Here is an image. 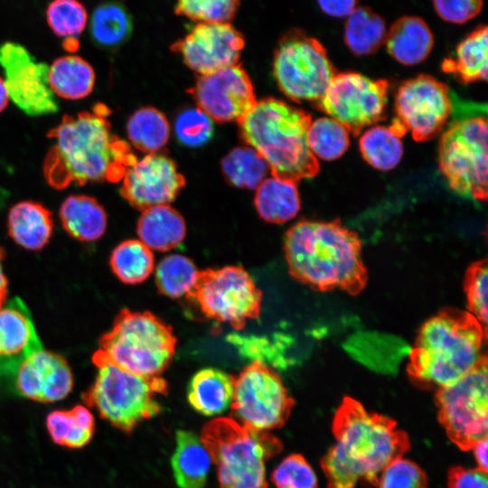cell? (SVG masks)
Here are the masks:
<instances>
[{"label": "cell", "mask_w": 488, "mask_h": 488, "mask_svg": "<svg viewBox=\"0 0 488 488\" xmlns=\"http://www.w3.org/2000/svg\"><path fill=\"white\" fill-rule=\"evenodd\" d=\"M402 136L390 125L376 126L360 138V150L372 167L387 171L394 168L403 155Z\"/></svg>", "instance_id": "e575fe53"}, {"label": "cell", "mask_w": 488, "mask_h": 488, "mask_svg": "<svg viewBox=\"0 0 488 488\" xmlns=\"http://www.w3.org/2000/svg\"><path fill=\"white\" fill-rule=\"evenodd\" d=\"M448 488H488L487 472L480 468L453 466L447 472Z\"/></svg>", "instance_id": "7dc6e473"}, {"label": "cell", "mask_w": 488, "mask_h": 488, "mask_svg": "<svg viewBox=\"0 0 488 488\" xmlns=\"http://www.w3.org/2000/svg\"><path fill=\"white\" fill-rule=\"evenodd\" d=\"M108 112L99 105L92 111L65 115L48 133L53 141L42 169L52 187L117 182L136 160L128 145L112 133Z\"/></svg>", "instance_id": "7a4b0ae2"}, {"label": "cell", "mask_w": 488, "mask_h": 488, "mask_svg": "<svg viewBox=\"0 0 488 488\" xmlns=\"http://www.w3.org/2000/svg\"><path fill=\"white\" fill-rule=\"evenodd\" d=\"M387 27L383 18L369 7H356L346 17L343 40L355 55L374 53L385 42Z\"/></svg>", "instance_id": "d6a6232c"}, {"label": "cell", "mask_w": 488, "mask_h": 488, "mask_svg": "<svg viewBox=\"0 0 488 488\" xmlns=\"http://www.w3.org/2000/svg\"><path fill=\"white\" fill-rule=\"evenodd\" d=\"M59 216L63 229L72 238L91 242L103 236L108 217L103 206L85 194H72L61 203Z\"/></svg>", "instance_id": "484cf974"}, {"label": "cell", "mask_w": 488, "mask_h": 488, "mask_svg": "<svg viewBox=\"0 0 488 488\" xmlns=\"http://www.w3.org/2000/svg\"><path fill=\"white\" fill-rule=\"evenodd\" d=\"M245 46L243 33L231 23H197L170 49L200 75L239 63Z\"/></svg>", "instance_id": "ac0fdd59"}, {"label": "cell", "mask_w": 488, "mask_h": 488, "mask_svg": "<svg viewBox=\"0 0 488 488\" xmlns=\"http://www.w3.org/2000/svg\"><path fill=\"white\" fill-rule=\"evenodd\" d=\"M348 130L332 117L312 121L307 131L310 150L317 158L331 161L341 157L350 145Z\"/></svg>", "instance_id": "f35d334b"}, {"label": "cell", "mask_w": 488, "mask_h": 488, "mask_svg": "<svg viewBox=\"0 0 488 488\" xmlns=\"http://www.w3.org/2000/svg\"><path fill=\"white\" fill-rule=\"evenodd\" d=\"M311 115L267 98L238 121L243 141L267 162L272 176L294 181L315 176L320 169L307 142Z\"/></svg>", "instance_id": "5b68a950"}, {"label": "cell", "mask_w": 488, "mask_h": 488, "mask_svg": "<svg viewBox=\"0 0 488 488\" xmlns=\"http://www.w3.org/2000/svg\"><path fill=\"white\" fill-rule=\"evenodd\" d=\"M92 361L97 375L81 397L101 418L128 434L142 421L161 413L157 398L168 389L163 378L138 375L95 356Z\"/></svg>", "instance_id": "52a82bcc"}, {"label": "cell", "mask_w": 488, "mask_h": 488, "mask_svg": "<svg viewBox=\"0 0 488 488\" xmlns=\"http://www.w3.org/2000/svg\"><path fill=\"white\" fill-rule=\"evenodd\" d=\"M388 90L386 80H373L356 72L336 73L314 105L356 136L383 118Z\"/></svg>", "instance_id": "5bb4252c"}, {"label": "cell", "mask_w": 488, "mask_h": 488, "mask_svg": "<svg viewBox=\"0 0 488 488\" xmlns=\"http://www.w3.org/2000/svg\"><path fill=\"white\" fill-rule=\"evenodd\" d=\"M487 357L454 383L436 390L437 418L448 438L469 451L488 430Z\"/></svg>", "instance_id": "8fae6325"}, {"label": "cell", "mask_w": 488, "mask_h": 488, "mask_svg": "<svg viewBox=\"0 0 488 488\" xmlns=\"http://www.w3.org/2000/svg\"><path fill=\"white\" fill-rule=\"evenodd\" d=\"M176 342L173 329L150 312L123 309L93 356L138 375L157 377L169 366Z\"/></svg>", "instance_id": "ba28073f"}, {"label": "cell", "mask_w": 488, "mask_h": 488, "mask_svg": "<svg viewBox=\"0 0 488 488\" xmlns=\"http://www.w3.org/2000/svg\"><path fill=\"white\" fill-rule=\"evenodd\" d=\"M198 270L187 257L172 254L164 257L155 269V285L158 291L171 298H179L192 289Z\"/></svg>", "instance_id": "74e56055"}, {"label": "cell", "mask_w": 488, "mask_h": 488, "mask_svg": "<svg viewBox=\"0 0 488 488\" xmlns=\"http://www.w3.org/2000/svg\"><path fill=\"white\" fill-rule=\"evenodd\" d=\"M273 73L280 90L296 102H316L337 73L324 45L301 29L278 40Z\"/></svg>", "instance_id": "9c48e42d"}, {"label": "cell", "mask_w": 488, "mask_h": 488, "mask_svg": "<svg viewBox=\"0 0 488 488\" xmlns=\"http://www.w3.org/2000/svg\"><path fill=\"white\" fill-rule=\"evenodd\" d=\"M95 71L83 58L66 55L49 66V84L55 96L80 99L89 96L95 85Z\"/></svg>", "instance_id": "4dcf8cb0"}, {"label": "cell", "mask_w": 488, "mask_h": 488, "mask_svg": "<svg viewBox=\"0 0 488 488\" xmlns=\"http://www.w3.org/2000/svg\"><path fill=\"white\" fill-rule=\"evenodd\" d=\"M46 428L54 444L70 449L86 446L95 433V419L83 405L53 410L46 417Z\"/></svg>", "instance_id": "f546056e"}, {"label": "cell", "mask_w": 488, "mask_h": 488, "mask_svg": "<svg viewBox=\"0 0 488 488\" xmlns=\"http://www.w3.org/2000/svg\"><path fill=\"white\" fill-rule=\"evenodd\" d=\"M240 0H176L174 12L197 23H230Z\"/></svg>", "instance_id": "60d3db41"}, {"label": "cell", "mask_w": 488, "mask_h": 488, "mask_svg": "<svg viewBox=\"0 0 488 488\" xmlns=\"http://www.w3.org/2000/svg\"><path fill=\"white\" fill-rule=\"evenodd\" d=\"M170 125L166 117L153 107H144L128 118L127 133L128 139L141 152L157 153L168 142Z\"/></svg>", "instance_id": "836d02e7"}, {"label": "cell", "mask_w": 488, "mask_h": 488, "mask_svg": "<svg viewBox=\"0 0 488 488\" xmlns=\"http://www.w3.org/2000/svg\"><path fill=\"white\" fill-rule=\"evenodd\" d=\"M335 444L321 459L327 488L377 486L382 470L410 449L408 435L389 417L368 411L346 396L332 424Z\"/></svg>", "instance_id": "6da1fadb"}, {"label": "cell", "mask_w": 488, "mask_h": 488, "mask_svg": "<svg viewBox=\"0 0 488 488\" xmlns=\"http://www.w3.org/2000/svg\"><path fill=\"white\" fill-rule=\"evenodd\" d=\"M7 230L13 240L23 249L40 250L52 235V212L40 202H19L9 210Z\"/></svg>", "instance_id": "603a6c76"}, {"label": "cell", "mask_w": 488, "mask_h": 488, "mask_svg": "<svg viewBox=\"0 0 488 488\" xmlns=\"http://www.w3.org/2000/svg\"><path fill=\"white\" fill-rule=\"evenodd\" d=\"M191 93L198 108L221 123L239 121L257 102L251 80L239 63L200 75Z\"/></svg>", "instance_id": "e0dca14e"}, {"label": "cell", "mask_w": 488, "mask_h": 488, "mask_svg": "<svg viewBox=\"0 0 488 488\" xmlns=\"http://www.w3.org/2000/svg\"><path fill=\"white\" fill-rule=\"evenodd\" d=\"M109 264L114 274L125 284L142 283L152 274L155 259L152 250L139 239H127L112 251Z\"/></svg>", "instance_id": "d590c367"}, {"label": "cell", "mask_w": 488, "mask_h": 488, "mask_svg": "<svg viewBox=\"0 0 488 488\" xmlns=\"http://www.w3.org/2000/svg\"><path fill=\"white\" fill-rule=\"evenodd\" d=\"M132 32V17L119 1L108 0L95 8L90 20V35L97 46L104 49L119 47Z\"/></svg>", "instance_id": "1f68e13d"}, {"label": "cell", "mask_w": 488, "mask_h": 488, "mask_svg": "<svg viewBox=\"0 0 488 488\" xmlns=\"http://www.w3.org/2000/svg\"><path fill=\"white\" fill-rule=\"evenodd\" d=\"M43 346L25 303L14 297L0 306V390L9 389L18 366Z\"/></svg>", "instance_id": "44dd1931"}, {"label": "cell", "mask_w": 488, "mask_h": 488, "mask_svg": "<svg viewBox=\"0 0 488 488\" xmlns=\"http://www.w3.org/2000/svg\"><path fill=\"white\" fill-rule=\"evenodd\" d=\"M487 260L480 259L472 263L465 272L464 290L468 312L487 328Z\"/></svg>", "instance_id": "7bdbcfd3"}, {"label": "cell", "mask_w": 488, "mask_h": 488, "mask_svg": "<svg viewBox=\"0 0 488 488\" xmlns=\"http://www.w3.org/2000/svg\"><path fill=\"white\" fill-rule=\"evenodd\" d=\"M63 45L69 52L75 51L79 45L78 38H66Z\"/></svg>", "instance_id": "f5cc1de1"}, {"label": "cell", "mask_w": 488, "mask_h": 488, "mask_svg": "<svg viewBox=\"0 0 488 488\" xmlns=\"http://www.w3.org/2000/svg\"><path fill=\"white\" fill-rule=\"evenodd\" d=\"M234 392V377L214 368L196 372L187 389V399L192 408L203 416L223 413L231 404Z\"/></svg>", "instance_id": "d4e9b609"}, {"label": "cell", "mask_w": 488, "mask_h": 488, "mask_svg": "<svg viewBox=\"0 0 488 488\" xmlns=\"http://www.w3.org/2000/svg\"><path fill=\"white\" fill-rule=\"evenodd\" d=\"M393 118L416 141L436 137L452 112L448 87L429 75L404 81L395 98Z\"/></svg>", "instance_id": "9a60e30c"}, {"label": "cell", "mask_w": 488, "mask_h": 488, "mask_svg": "<svg viewBox=\"0 0 488 488\" xmlns=\"http://www.w3.org/2000/svg\"><path fill=\"white\" fill-rule=\"evenodd\" d=\"M136 230L139 240L151 250L168 251L183 240L186 225L183 216L165 204L143 211Z\"/></svg>", "instance_id": "4316f807"}, {"label": "cell", "mask_w": 488, "mask_h": 488, "mask_svg": "<svg viewBox=\"0 0 488 488\" xmlns=\"http://www.w3.org/2000/svg\"><path fill=\"white\" fill-rule=\"evenodd\" d=\"M487 134L486 117L455 121L438 148L439 168L452 190L481 202L487 199Z\"/></svg>", "instance_id": "30bf717a"}, {"label": "cell", "mask_w": 488, "mask_h": 488, "mask_svg": "<svg viewBox=\"0 0 488 488\" xmlns=\"http://www.w3.org/2000/svg\"><path fill=\"white\" fill-rule=\"evenodd\" d=\"M187 298L207 318L240 330L248 320L258 317L262 293L243 267L228 266L198 271Z\"/></svg>", "instance_id": "7c38bea8"}, {"label": "cell", "mask_w": 488, "mask_h": 488, "mask_svg": "<svg viewBox=\"0 0 488 488\" xmlns=\"http://www.w3.org/2000/svg\"><path fill=\"white\" fill-rule=\"evenodd\" d=\"M0 66L9 99L24 114L40 117L58 112L46 63L36 61L24 46L6 42L0 46Z\"/></svg>", "instance_id": "2e32d148"}, {"label": "cell", "mask_w": 488, "mask_h": 488, "mask_svg": "<svg viewBox=\"0 0 488 488\" xmlns=\"http://www.w3.org/2000/svg\"><path fill=\"white\" fill-rule=\"evenodd\" d=\"M294 405L279 375L260 361H253L234 377L232 418L251 429L282 427Z\"/></svg>", "instance_id": "4fadbf2b"}, {"label": "cell", "mask_w": 488, "mask_h": 488, "mask_svg": "<svg viewBox=\"0 0 488 488\" xmlns=\"http://www.w3.org/2000/svg\"><path fill=\"white\" fill-rule=\"evenodd\" d=\"M487 328L468 311L446 307L418 329L407 373L424 390L448 386L487 357Z\"/></svg>", "instance_id": "277c9868"}, {"label": "cell", "mask_w": 488, "mask_h": 488, "mask_svg": "<svg viewBox=\"0 0 488 488\" xmlns=\"http://www.w3.org/2000/svg\"><path fill=\"white\" fill-rule=\"evenodd\" d=\"M5 257V250L0 247V306H2L7 299V279L2 264Z\"/></svg>", "instance_id": "f907efd6"}, {"label": "cell", "mask_w": 488, "mask_h": 488, "mask_svg": "<svg viewBox=\"0 0 488 488\" xmlns=\"http://www.w3.org/2000/svg\"><path fill=\"white\" fill-rule=\"evenodd\" d=\"M120 194L131 206L145 211L172 202L185 184L175 163L162 154H147L125 171Z\"/></svg>", "instance_id": "d6986e66"}, {"label": "cell", "mask_w": 488, "mask_h": 488, "mask_svg": "<svg viewBox=\"0 0 488 488\" xmlns=\"http://www.w3.org/2000/svg\"><path fill=\"white\" fill-rule=\"evenodd\" d=\"M438 16L446 22L465 23L482 11L483 0H432Z\"/></svg>", "instance_id": "bcb514c9"}, {"label": "cell", "mask_w": 488, "mask_h": 488, "mask_svg": "<svg viewBox=\"0 0 488 488\" xmlns=\"http://www.w3.org/2000/svg\"><path fill=\"white\" fill-rule=\"evenodd\" d=\"M268 170L265 159L249 145L233 148L221 161L225 179L238 188L257 189Z\"/></svg>", "instance_id": "8d00e7d4"}, {"label": "cell", "mask_w": 488, "mask_h": 488, "mask_svg": "<svg viewBox=\"0 0 488 488\" xmlns=\"http://www.w3.org/2000/svg\"><path fill=\"white\" fill-rule=\"evenodd\" d=\"M276 488H318L315 472L300 454L285 457L271 474Z\"/></svg>", "instance_id": "ee69618b"}, {"label": "cell", "mask_w": 488, "mask_h": 488, "mask_svg": "<svg viewBox=\"0 0 488 488\" xmlns=\"http://www.w3.org/2000/svg\"><path fill=\"white\" fill-rule=\"evenodd\" d=\"M296 182L272 176L257 187L254 204L258 215L271 223H285L296 216L301 202Z\"/></svg>", "instance_id": "f1b7e54d"}, {"label": "cell", "mask_w": 488, "mask_h": 488, "mask_svg": "<svg viewBox=\"0 0 488 488\" xmlns=\"http://www.w3.org/2000/svg\"><path fill=\"white\" fill-rule=\"evenodd\" d=\"M318 6L329 16L348 17L357 7V0H316Z\"/></svg>", "instance_id": "c3c4849f"}, {"label": "cell", "mask_w": 488, "mask_h": 488, "mask_svg": "<svg viewBox=\"0 0 488 488\" xmlns=\"http://www.w3.org/2000/svg\"><path fill=\"white\" fill-rule=\"evenodd\" d=\"M487 437H484L476 442L471 449L474 452L478 468L485 472H487Z\"/></svg>", "instance_id": "681fc988"}, {"label": "cell", "mask_w": 488, "mask_h": 488, "mask_svg": "<svg viewBox=\"0 0 488 488\" xmlns=\"http://www.w3.org/2000/svg\"><path fill=\"white\" fill-rule=\"evenodd\" d=\"M388 52L399 63L418 64L427 59L434 36L427 23L418 16L406 15L396 20L387 29L385 37Z\"/></svg>", "instance_id": "7402d4cb"}, {"label": "cell", "mask_w": 488, "mask_h": 488, "mask_svg": "<svg viewBox=\"0 0 488 488\" xmlns=\"http://www.w3.org/2000/svg\"><path fill=\"white\" fill-rule=\"evenodd\" d=\"M488 29L480 25L462 40L454 54L442 62V70L462 83L486 80Z\"/></svg>", "instance_id": "83f0119b"}, {"label": "cell", "mask_w": 488, "mask_h": 488, "mask_svg": "<svg viewBox=\"0 0 488 488\" xmlns=\"http://www.w3.org/2000/svg\"><path fill=\"white\" fill-rule=\"evenodd\" d=\"M211 462L207 448L197 435L182 429L175 432L171 465L179 488H203Z\"/></svg>", "instance_id": "cb8c5ba5"}, {"label": "cell", "mask_w": 488, "mask_h": 488, "mask_svg": "<svg viewBox=\"0 0 488 488\" xmlns=\"http://www.w3.org/2000/svg\"><path fill=\"white\" fill-rule=\"evenodd\" d=\"M46 21L59 37L78 38L88 23V12L79 0H52L46 9Z\"/></svg>", "instance_id": "ab89813d"}, {"label": "cell", "mask_w": 488, "mask_h": 488, "mask_svg": "<svg viewBox=\"0 0 488 488\" xmlns=\"http://www.w3.org/2000/svg\"><path fill=\"white\" fill-rule=\"evenodd\" d=\"M177 140L188 147H199L213 135L212 119L201 108H190L181 111L174 120Z\"/></svg>", "instance_id": "b9f144b4"}, {"label": "cell", "mask_w": 488, "mask_h": 488, "mask_svg": "<svg viewBox=\"0 0 488 488\" xmlns=\"http://www.w3.org/2000/svg\"><path fill=\"white\" fill-rule=\"evenodd\" d=\"M200 438L217 466L220 488H268L266 462L283 448L269 431L216 418L204 425Z\"/></svg>", "instance_id": "8992f818"}, {"label": "cell", "mask_w": 488, "mask_h": 488, "mask_svg": "<svg viewBox=\"0 0 488 488\" xmlns=\"http://www.w3.org/2000/svg\"><path fill=\"white\" fill-rule=\"evenodd\" d=\"M72 386L73 377L66 360L42 348L18 366L9 389L30 400L52 403L68 396Z\"/></svg>", "instance_id": "ffe728a7"}, {"label": "cell", "mask_w": 488, "mask_h": 488, "mask_svg": "<svg viewBox=\"0 0 488 488\" xmlns=\"http://www.w3.org/2000/svg\"><path fill=\"white\" fill-rule=\"evenodd\" d=\"M9 96L3 78L0 77V113L6 108Z\"/></svg>", "instance_id": "816d5d0a"}, {"label": "cell", "mask_w": 488, "mask_h": 488, "mask_svg": "<svg viewBox=\"0 0 488 488\" xmlns=\"http://www.w3.org/2000/svg\"><path fill=\"white\" fill-rule=\"evenodd\" d=\"M427 477L415 462L401 457L391 461L380 473L378 488H427Z\"/></svg>", "instance_id": "f6af8a7d"}, {"label": "cell", "mask_w": 488, "mask_h": 488, "mask_svg": "<svg viewBox=\"0 0 488 488\" xmlns=\"http://www.w3.org/2000/svg\"><path fill=\"white\" fill-rule=\"evenodd\" d=\"M361 249L359 235L340 220L300 221L284 240L291 277L320 292L339 289L356 296L365 288L368 271Z\"/></svg>", "instance_id": "3957f363"}]
</instances>
